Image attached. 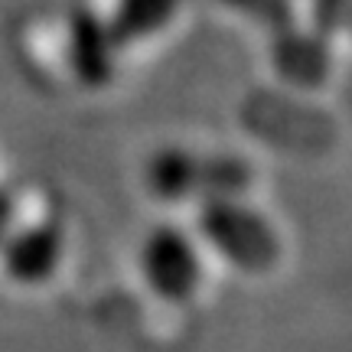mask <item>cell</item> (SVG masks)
Returning <instances> with one entry per match:
<instances>
[{
	"label": "cell",
	"mask_w": 352,
	"mask_h": 352,
	"mask_svg": "<svg viewBox=\"0 0 352 352\" xmlns=\"http://www.w3.org/2000/svg\"><path fill=\"white\" fill-rule=\"evenodd\" d=\"M140 277L144 284L170 303L199 300L209 287L215 254L206 248L199 232L186 226H160L153 228L140 245Z\"/></svg>",
	"instance_id": "6da1fadb"
},
{
	"label": "cell",
	"mask_w": 352,
	"mask_h": 352,
	"mask_svg": "<svg viewBox=\"0 0 352 352\" xmlns=\"http://www.w3.org/2000/svg\"><path fill=\"white\" fill-rule=\"evenodd\" d=\"M56 248H59L56 232H52L50 226H43V232H39V258H43V267H46V271L52 267ZM33 258H36V254H30V258H23V261L10 264V267H7V271H10V277H16V280H26V277H30V267H33Z\"/></svg>",
	"instance_id": "7a4b0ae2"
}]
</instances>
